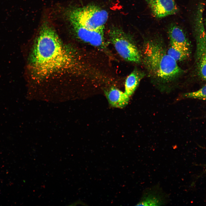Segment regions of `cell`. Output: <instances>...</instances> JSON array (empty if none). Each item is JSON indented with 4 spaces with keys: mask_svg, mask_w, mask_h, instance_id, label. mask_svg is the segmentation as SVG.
I'll return each instance as SVG.
<instances>
[{
    "mask_svg": "<svg viewBox=\"0 0 206 206\" xmlns=\"http://www.w3.org/2000/svg\"><path fill=\"white\" fill-rule=\"evenodd\" d=\"M157 39L146 40L143 47V60L149 74L163 82L172 81L183 70L170 56Z\"/></svg>",
    "mask_w": 206,
    "mask_h": 206,
    "instance_id": "obj_2",
    "label": "cell"
},
{
    "mask_svg": "<svg viewBox=\"0 0 206 206\" xmlns=\"http://www.w3.org/2000/svg\"><path fill=\"white\" fill-rule=\"evenodd\" d=\"M105 94L110 104L116 108L124 107L129 99V96L125 92L114 87L106 90Z\"/></svg>",
    "mask_w": 206,
    "mask_h": 206,
    "instance_id": "obj_10",
    "label": "cell"
},
{
    "mask_svg": "<svg viewBox=\"0 0 206 206\" xmlns=\"http://www.w3.org/2000/svg\"><path fill=\"white\" fill-rule=\"evenodd\" d=\"M169 196L158 185L146 189L136 205L157 206L165 205L169 201Z\"/></svg>",
    "mask_w": 206,
    "mask_h": 206,
    "instance_id": "obj_7",
    "label": "cell"
},
{
    "mask_svg": "<svg viewBox=\"0 0 206 206\" xmlns=\"http://www.w3.org/2000/svg\"><path fill=\"white\" fill-rule=\"evenodd\" d=\"M167 33L170 43L189 50L190 45L186 35L181 27L175 23L168 25Z\"/></svg>",
    "mask_w": 206,
    "mask_h": 206,
    "instance_id": "obj_9",
    "label": "cell"
},
{
    "mask_svg": "<svg viewBox=\"0 0 206 206\" xmlns=\"http://www.w3.org/2000/svg\"><path fill=\"white\" fill-rule=\"evenodd\" d=\"M70 25L78 38L82 41L101 50L107 49L104 28L92 30L76 25Z\"/></svg>",
    "mask_w": 206,
    "mask_h": 206,
    "instance_id": "obj_6",
    "label": "cell"
},
{
    "mask_svg": "<svg viewBox=\"0 0 206 206\" xmlns=\"http://www.w3.org/2000/svg\"><path fill=\"white\" fill-rule=\"evenodd\" d=\"M108 35L110 42L121 57L130 62H140L141 56L130 35L121 28L114 26L110 29Z\"/></svg>",
    "mask_w": 206,
    "mask_h": 206,
    "instance_id": "obj_5",
    "label": "cell"
},
{
    "mask_svg": "<svg viewBox=\"0 0 206 206\" xmlns=\"http://www.w3.org/2000/svg\"><path fill=\"white\" fill-rule=\"evenodd\" d=\"M66 14L70 25H76L92 30L104 28L108 18L107 11L94 5L72 8L68 9Z\"/></svg>",
    "mask_w": 206,
    "mask_h": 206,
    "instance_id": "obj_3",
    "label": "cell"
},
{
    "mask_svg": "<svg viewBox=\"0 0 206 206\" xmlns=\"http://www.w3.org/2000/svg\"><path fill=\"white\" fill-rule=\"evenodd\" d=\"M74 52L62 43L54 29L47 23L41 26L31 58L35 73L44 76L76 66L78 60Z\"/></svg>",
    "mask_w": 206,
    "mask_h": 206,
    "instance_id": "obj_1",
    "label": "cell"
},
{
    "mask_svg": "<svg viewBox=\"0 0 206 206\" xmlns=\"http://www.w3.org/2000/svg\"><path fill=\"white\" fill-rule=\"evenodd\" d=\"M144 76L142 72L135 69L127 77L125 83V92L129 96L134 92Z\"/></svg>",
    "mask_w": 206,
    "mask_h": 206,
    "instance_id": "obj_11",
    "label": "cell"
},
{
    "mask_svg": "<svg viewBox=\"0 0 206 206\" xmlns=\"http://www.w3.org/2000/svg\"><path fill=\"white\" fill-rule=\"evenodd\" d=\"M204 25L205 27V29L206 30V20L205 21V22L204 23Z\"/></svg>",
    "mask_w": 206,
    "mask_h": 206,
    "instance_id": "obj_14",
    "label": "cell"
},
{
    "mask_svg": "<svg viewBox=\"0 0 206 206\" xmlns=\"http://www.w3.org/2000/svg\"><path fill=\"white\" fill-rule=\"evenodd\" d=\"M204 5L199 3L194 14L193 32L196 42L195 63L198 75L206 81V33L203 20Z\"/></svg>",
    "mask_w": 206,
    "mask_h": 206,
    "instance_id": "obj_4",
    "label": "cell"
},
{
    "mask_svg": "<svg viewBox=\"0 0 206 206\" xmlns=\"http://www.w3.org/2000/svg\"><path fill=\"white\" fill-rule=\"evenodd\" d=\"M167 52L170 56L177 62L183 60L188 57L189 50L170 44Z\"/></svg>",
    "mask_w": 206,
    "mask_h": 206,
    "instance_id": "obj_12",
    "label": "cell"
},
{
    "mask_svg": "<svg viewBox=\"0 0 206 206\" xmlns=\"http://www.w3.org/2000/svg\"><path fill=\"white\" fill-rule=\"evenodd\" d=\"M184 96L187 98L206 100V85L196 91L186 93Z\"/></svg>",
    "mask_w": 206,
    "mask_h": 206,
    "instance_id": "obj_13",
    "label": "cell"
},
{
    "mask_svg": "<svg viewBox=\"0 0 206 206\" xmlns=\"http://www.w3.org/2000/svg\"><path fill=\"white\" fill-rule=\"evenodd\" d=\"M153 15L160 19L176 14L179 8L175 0H144Z\"/></svg>",
    "mask_w": 206,
    "mask_h": 206,
    "instance_id": "obj_8",
    "label": "cell"
}]
</instances>
